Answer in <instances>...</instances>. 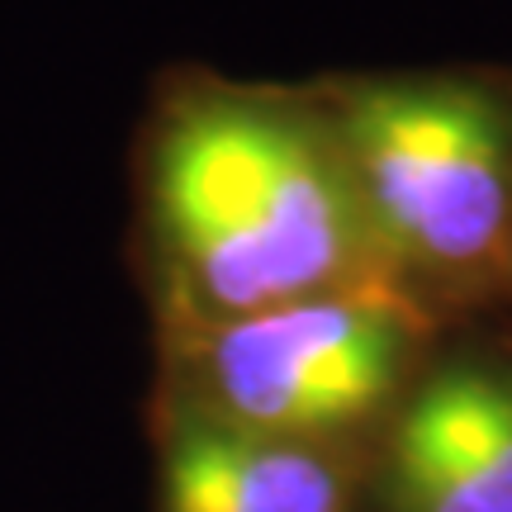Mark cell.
<instances>
[{
  "instance_id": "obj_1",
  "label": "cell",
  "mask_w": 512,
  "mask_h": 512,
  "mask_svg": "<svg viewBox=\"0 0 512 512\" xmlns=\"http://www.w3.org/2000/svg\"><path fill=\"white\" fill-rule=\"evenodd\" d=\"M152 200L176 271L219 318L332 290H389L332 124L247 95L171 114Z\"/></svg>"
},
{
  "instance_id": "obj_2",
  "label": "cell",
  "mask_w": 512,
  "mask_h": 512,
  "mask_svg": "<svg viewBox=\"0 0 512 512\" xmlns=\"http://www.w3.org/2000/svg\"><path fill=\"white\" fill-rule=\"evenodd\" d=\"M337 147L389 271L484 275L512 247V110L475 81L342 91Z\"/></svg>"
},
{
  "instance_id": "obj_3",
  "label": "cell",
  "mask_w": 512,
  "mask_h": 512,
  "mask_svg": "<svg viewBox=\"0 0 512 512\" xmlns=\"http://www.w3.org/2000/svg\"><path fill=\"white\" fill-rule=\"evenodd\" d=\"M408 309L394 290H332L219 318L204 370L228 422L261 437H313L375 413L399 380Z\"/></svg>"
},
{
  "instance_id": "obj_4",
  "label": "cell",
  "mask_w": 512,
  "mask_h": 512,
  "mask_svg": "<svg viewBox=\"0 0 512 512\" xmlns=\"http://www.w3.org/2000/svg\"><path fill=\"white\" fill-rule=\"evenodd\" d=\"M384 489L394 512H512V380L441 370L403 408Z\"/></svg>"
},
{
  "instance_id": "obj_5",
  "label": "cell",
  "mask_w": 512,
  "mask_h": 512,
  "mask_svg": "<svg viewBox=\"0 0 512 512\" xmlns=\"http://www.w3.org/2000/svg\"><path fill=\"white\" fill-rule=\"evenodd\" d=\"M166 512H342L328 460L247 427H185L162 465Z\"/></svg>"
}]
</instances>
